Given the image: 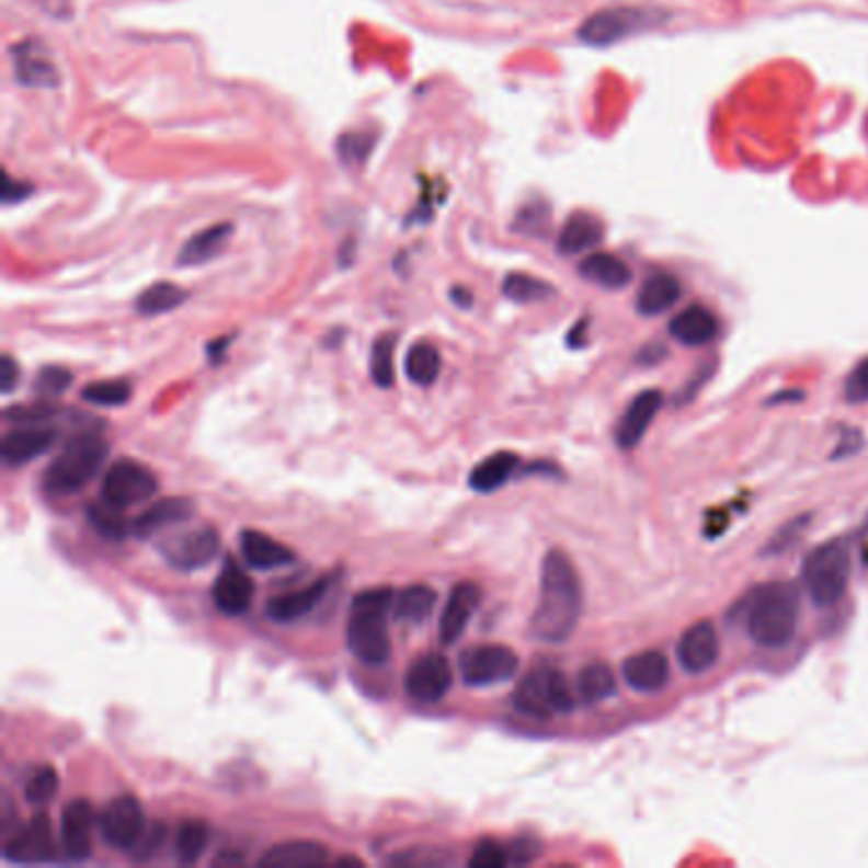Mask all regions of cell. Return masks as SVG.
<instances>
[{
  "label": "cell",
  "instance_id": "6da1fadb",
  "mask_svg": "<svg viewBox=\"0 0 868 868\" xmlns=\"http://www.w3.org/2000/svg\"><path fill=\"white\" fill-rule=\"evenodd\" d=\"M583 609L581 579L563 550H550L542 560L540 598L535 606L530 629L548 644H560L575 631Z\"/></svg>",
  "mask_w": 868,
  "mask_h": 868
},
{
  "label": "cell",
  "instance_id": "7a4b0ae2",
  "mask_svg": "<svg viewBox=\"0 0 868 868\" xmlns=\"http://www.w3.org/2000/svg\"><path fill=\"white\" fill-rule=\"evenodd\" d=\"M395 606L392 589L380 586L362 591L352 598V617L346 625V647L365 665H385L390 660V631L385 625L388 609Z\"/></svg>",
  "mask_w": 868,
  "mask_h": 868
},
{
  "label": "cell",
  "instance_id": "3957f363",
  "mask_svg": "<svg viewBox=\"0 0 868 868\" xmlns=\"http://www.w3.org/2000/svg\"><path fill=\"white\" fill-rule=\"evenodd\" d=\"M800 596L789 583H767L746 598V629L756 644L779 650L792 642Z\"/></svg>",
  "mask_w": 868,
  "mask_h": 868
},
{
  "label": "cell",
  "instance_id": "277c9868",
  "mask_svg": "<svg viewBox=\"0 0 868 868\" xmlns=\"http://www.w3.org/2000/svg\"><path fill=\"white\" fill-rule=\"evenodd\" d=\"M107 441L98 433H79L69 438L61 454L44 473V487L54 494L79 492L107 459Z\"/></svg>",
  "mask_w": 868,
  "mask_h": 868
},
{
  "label": "cell",
  "instance_id": "5b68a950",
  "mask_svg": "<svg viewBox=\"0 0 868 868\" xmlns=\"http://www.w3.org/2000/svg\"><path fill=\"white\" fill-rule=\"evenodd\" d=\"M850 556L846 542L835 540L815 548L804 560L802 581L808 596L818 606L838 604L848 589Z\"/></svg>",
  "mask_w": 868,
  "mask_h": 868
},
{
  "label": "cell",
  "instance_id": "8992f818",
  "mask_svg": "<svg viewBox=\"0 0 868 868\" xmlns=\"http://www.w3.org/2000/svg\"><path fill=\"white\" fill-rule=\"evenodd\" d=\"M573 690L566 675L556 667H535L523 677L515 690V708L533 718H550L552 713L573 710Z\"/></svg>",
  "mask_w": 868,
  "mask_h": 868
},
{
  "label": "cell",
  "instance_id": "52a82bcc",
  "mask_svg": "<svg viewBox=\"0 0 868 868\" xmlns=\"http://www.w3.org/2000/svg\"><path fill=\"white\" fill-rule=\"evenodd\" d=\"M660 13L644 11V8H604L594 15H589L586 21L581 23L579 38L586 42L589 46H609L619 38H627L631 34H639L647 26H658Z\"/></svg>",
  "mask_w": 868,
  "mask_h": 868
},
{
  "label": "cell",
  "instance_id": "ba28073f",
  "mask_svg": "<svg viewBox=\"0 0 868 868\" xmlns=\"http://www.w3.org/2000/svg\"><path fill=\"white\" fill-rule=\"evenodd\" d=\"M158 492L156 473L138 461H117L102 479V500L117 510L148 502Z\"/></svg>",
  "mask_w": 868,
  "mask_h": 868
},
{
  "label": "cell",
  "instance_id": "9c48e42d",
  "mask_svg": "<svg viewBox=\"0 0 868 868\" xmlns=\"http://www.w3.org/2000/svg\"><path fill=\"white\" fill-rule=\"evenodd\" d=\"M146 833V815L133 795H121L100 815V835L107 846L133 850Z\"/></svg>",
  "mask_w": 868,
  "mask_h": 868
},
{
  "label": "cell",
  "instance_id": "30bf717a",
  "mask_svg": "<svg viewBox=\"0 0 868 868\" xmlns=\"http://www.w3.org/2000/svg\"><path fill=\"white\" fill-rule=\"evenodd\" d=\"M517 654L504 644H479L461 654V675L473 688L510 681L517 673Z\"/></svg>",
  "mask_w": 868,
  "mask_h": 868
},
{
  "label": "cell",
  "instance_id": "8fae6325",
  "mask_svg": "<svg viewBox=\"0 0 868 868\" xmlns=\"http://www.w3.org/2000/svg\"><path fill=\"white\" fill-rule=\"evenodd\" d=\"M5 858L13 864H49L57 861V843H54L52 820L44 812H36L26 825L15 831L13 838L5 841Z\"/></svg>",
  "mask_w": 868,
  "mask_h": 868
},
{
  "label": "cell",
  "instance_id": "7c38bea8",
  "mask_svg": "<svg viewBox=\"0 0 868 868\" xmlns=\"http://www.w3.org/2000/svg\"><path fill=\"white\" fill-rule=\"evenodd\" d=\"M163 558L179 571H196L219 556V535L215 527H196L163 540Z\"/></svg>",
  "mask_w": 868,
  "mask_h": 868
},
{
  "label": "cell",
  "instance_id": "4fadbf2b",
  "mask_svg": "<svg viewBox=\"0 0 868 868\" xmlns=\"http://www.w3.org/2000/svg\"><path fill=\"white\" fill-rule=\"evenodd\" d=\"M452 688V665L444 654L429 652L421 654L406 675V690L413 700L421 704H436Z\"/></svg>",
  "mask_w": 868,
  "mask_h": 868
},
{
  "label": "cell",
  "instance_id": "5bb4252c",
  "mask_svg": "<svg viewBox=\"0 0 868 868\" xmlns=\"http://www.w3.org/2000/svg\"><path fill=\"white\" fill-rule=\"evenodd\" d=\"M94 810L90 800L67 802L61 812V850L69 861H84L92 854Z\"/></svg>",
  "mask_w": 868,
  "mask_h": 868
},
{
  "label": "cell",
  "instance_id": "9a60e30c",
  "mask_svg": "<svg viewBox=\"0 0 868 868\" xmlns=\"http://www.w3.org/2000/svg\"><path fill=\"white\" fill-rule=\"evenodd\" d=\"M718 652H721V644H718V631L710 625L708 619L696 621L688 629L683 631L681 644H677V660H681L683 670H688L693 675L706 673L716 665Z\"/></svg>",
  "mask_w": 868,
  "mask_h": 868
},
{
  "label": "cell",
  "instance_id": "2e32d148",
  "mask_svg": "<svg viewBox=\"0 0 868 868\" xmlns=\"http://www.w3.org/2000/svg\"><path fill=\"white\" fill-rule=\"evenodd\" d=\"M481 604V589L471 581L456 583L448 594V602L444 606V614H441V625L438 635L444 644H454L456 639L464 635V629L471 621L473 614H477Z\"/></svg>",
  "mask_w": 868,
  "mask_h": 868
},
{
  "label": "cell",
  "instance_id": "e0dca14e",
  "mask_svg": "<svg viewBox=\"0 0 868 868\" xmlns=\"http://www.w3.org/2000/svg\"><path fill=\"white\" fill-rule=\"evenodd\" d=\"M662 408V392L660 390H644L639 392L635 400L629 402V408L621 415V421L617 425V446L631 452L642 444V438L650 431V425L658 415V410Z\"/></svg>",
  "mask_w": 868,
  "mask_h": 868
},
{
  "label": "cell",
  "instance_id": "ac0fdd59",
  "mask_svg": "<svg viewBox=\"0 0 868 868\" xmlns=\"http://www.w3.org/2000/svg\"><path fill=\"white\" fill-rule=\"evenodd\" d=\"M212 596H215L219 612L227 614V617H240V614L250 609L255 586H252L250 575L235 566V560H227L222 573L217 575Z\"/></svg>",
  "mask_w": 868,
  "mask_h": 868
},
{
  "label": "cell",
  "instance_id": "d6986e66",
  "mask_svg": "<svg viewBox=\"0 0 868 868\" xmlns=\"http://www.w3.org/2000/svg\"><path fill=\"white\" fill-rule=\"evenodd\" d=\"M57 441V431L54 429H42V425H34V429H15L11 433H5L3 444H0V459H3L8 467H21V464H28L36 456H42L49 452Z\"/></svg>",
  "mask_w": 868,
  "mask_h": 868
},
{
  "label": "cell",
  "instance_id": "ffe728a7",
  "mask_svg": "<svg viewBox=\"0 0 868 868\" xmlns=\"http://www.w3.org/2000/svg\"><path fill=\"white\" fill-rule=\"evenodd\" d=\"M621 675H625V681L631 690H639V693L662 690L665 688V683L670 681L667 658L658 650L631 654L625 665H621Z\"/></svg>",
  "mask_w": 868,
  "mask_h": 868
},
{
  "label": "cell",
  "instance_id": "44dd1931",
  "mask_svg": "<svg viewBox=\"0 0 868 868\" xmlns=\"http://www.w3.org/2000/svg\"><path fill=\"white\" fill-rule=\"evenodd\" d=\"M670 334L683 346H704L718 336V319L706 306L693 304L670 321Z\"/></svg>",
  "mask_w": 868,
  "mask_h": 868
},
{
  "label": "cell",
  "instance_id": "7402d4cb",
  "mask_svg": "<svg viewBox=\"0 0 868 868\" xmlns=\"http://www.w3.org/2000/svg\"><path fill=\"white\" fill-rule=\"evenodd\" d=\"M192 515H194L192 502L181 500V496H169V500L151 504V507L144 510L136 519H133V535H136V538H151V535L161 533L163 527L186 523Z\"/></svg>",
  "mask_w": 868,
  "mask_h": 868
},
{
  "label": "cell",
  "instance_id": "603a6c76",
  "mask_svg": "<svg viewBox=\"0 0 868 868\" xmlns=\"http://www.w3.org/2000/svg\"><path fill=\"white\" fill-rule=\"evenodd\" d=\"M604 240L602 219L589 215V212H575L566 219L563 230L558 235V252L563 255H581V252L594 250Z\"/></svg>",
  "mask_w": 868,
  "mask_h": 868
},
{
  "label": "cell",
  "instance_id": "cb8c5ba5",
  "mask_svg": "<svg viewBox=\"0 0 868 868\" xmlns=\"http://www.w3.org/2000/svg\"><path fill=\"white\" fill-rule=\"evenodd\" d=\"M240 550L244 560H248V566L258 568V571H271V568L288 566L296 560L294 550L281 546L271 535L258 530H244L240 535Z\"/></svg>",
  "mask_w": 868,
  "mask_h": 868
},
{
  "label": "cell",
  "instance_id": "d4e9b609",
  "mask_svg": "<svg viewBox=\"0 0 868 868\" xmlns=\"http://www.w3.org/2000/svg\"><path fill=\"white\" fill-rule=\"evenodd\" d=\"M329 579L313 581L311 586L288 591V594L275 596L271 604H267V617L273 621H281V625H288V621H296L316 609V604L321 602V596L327 594Z\"/></svg>",
  "mask_w": 868,
  "mask_h": 868
},
{
  "label": "cell",
  "instance_id": "484cf974",
  "mask_svg": "<svg viewBox=\"0 0 868 868\" xmlns=\"http://www.w3.org/2000/svg\"><path fill=\"white\" fill-rule=\"evenodd\" d=\"M683 286L673 273H652L637 294V311L642 316H660L681 301Z\"/></svg>",
  "mask_w": 868,
  "mask_h": 868
},
{
  "label": "cell",
  "instance_id": "4316f807",
  "mask_svg": "<svg viewBox=\"0 0 868 868\" xmlns=\"http://www.w3.org/2000/svg\"><path fill=\"white\" fill-rule=\"evenodd\" d=\"M329 850L327 846L313 841H288L273 846L260 858V866L267 868H311L327 864Z\"/></svg>",
  "mask_w": 868,
  "mask_h": 868
},
{
  "label": "cell",
  "instance_id": "83f0119b",
  "mask_svg": "<svg viewBox=\"0 0 868 868\" xmlns=\"http://www.w3.org/2000/svg\"><path fill=\"white\" fill-rule=\"evenodd\" d=\"M15 79L23 87H57L59 72L52 67L49 59L42 57V49L34 42L19 44L13 49Z\"/></svg>",
  "mask_w": 868,
  "mask_h": 868
},
{
  "label": "cell",
  "instance_id": "f1b7e54d",
  "mask_svg": "<svg viewBox=\"0 0 868 868\" xmlns=\"http://www.w3.org/2000/svg\"><path fill=\"white\" fill-rule=\"evenodd\" d=\"M230 237H232V225L230 222L212 225V227H207V230L192 235L186 240L184 248H181V252H179V265L194 267V265L209 263V260H215L219 252L227 248Z\"/></svg>",
  "mask_w": 868,
  "mask_h": 868
},
{
  "label": "cell",
  "instance_id": "f546056e",
  "mask_svg": "<svg viewBox=\"0 0 868 868\" xmlns=\"http://www.w3.org/2000/svg\"><path fill=\"white\" fill-rule=\"evenodd\" d=\"M579 273L594 286H602L606 290H617L629 286L631 281V267L625 260L612 255V252H594L586 260H581Z\"/></svg>",
  "mask_w": 868,
  "mask_h": 868
},
{
  "label": "cell",
  "instance_id": "4dcf8cb0",
  "mask_svg": "<svg viewBox=\"0 0 868 868\" xmlns=\"http://www.w3.org/2000/svg\"><path fill=\"white\" fill-rule=\"evenodd\" d=\"M517 467H519L517 454H510V452L492 454L473 467L469 484L477 489V492H494V489L507 484L512 473L517 471Z\"/></svg>",
  "mask_w": 868,
  "mask_h": 868
},
{
  "label": "cell",
  "instance_id": "1f68e13d",
  "mask_svg": "<svg viewBox=\"0 0 868 868\" xmlns=\"http://www.w3.org/2000/svg\"><path fill=\"white\" fill-rule=\"evenodd\" d=\"M617 693V677L604 662H591L579 675V696L583 704H602Z\"/></svg>",
  "mask_w": 868,
  "mask_h": 868
},
{
  "label": "cell",
  "instance_id": "d6a6232c",
  "mask_svg": "<svg viewBox=\"0 0 868 868\" xmlns=\"http://www.w3.org/2000/svg\"><path fill=\"white\" fill-rule=\"evenodd\" d=\"M433 606H436V591L431 586H423V583L402 589L400 594L395 596V614H398V619L423 621L431 617Z\"/></svg>",
  "mask_w": 868,
  "mask_h": 868
},
{
  "label": "cell",
  "instance_id": "836d02e7",
  "mask_svg": "<svg viewBox=\"0 0 868 868\" xmlns=\"http://www.w3.org/2000/svg\"><path fill=\"white\" fill-rule=\"evenodd\" d=\"M189 298L184 288H179L176 283H153L151 288H146L144 294L138 296L136 309L144 316H158V313H169L173 309H179Z\"/></svg>",
  "mask_w": 868,
  "mask_h": 868
},
{
  "label": "cell",
  "instance_id": "e575fe53",
  "mask_svg": "<svg viewBox=\"0 0 868 868\" xmlns=\"http://www.w3.org/2000/svg\"><path fill=\"white\" fill-rule=\"evenodd\" d=\"M406 373L415 385H433L441 373V354L433 344L418 342L406 357Z\"/></svg>",
  "mask_w": 868,
  "mask_h": 868
},
{
  "label": "cell",
  "instance_id": "d590c367",
  "mask_svg": "<svg viewBox=\"0 0 868 868\" xmlns=\"http://www.w3.org/2000/svg\"><path fill=\"white\" fill-rule=\"evenodd\" d=\"M502 290L504 296L515 304H538L556 294V288H552L550 283L527 273H510L502 283Z\"/></svg>",
  "mask_w": 868,
  "mask_h": 868
},
{
  "label": "cell",
  "instance_id": "8d00e7d4",
  "mask_svg": "<svg viewBox=\"0 0 868 868\" xmlns=\"http://www.w3.org/2000/svg\"><path fill=\"white\" fill-rule=\"evenodd\" d=\"M87 517H90V525L98 530L102 538L107 540H123L125 535L133 533V523L123 517V510L113 507L102 500L100 504H90L87 507Z\"/></svg>",
  "mask_w": 868,
  "mask_h": 868
},
{
  "label": "cell",
  "instance_id": "74e56055",
  "mask_svg": "<svg viewBox=\"0 0 868 868\" xmlns=\"http://www.w3.org/2000/svg\"><path fill=\"white\" fill-rule=\"evenodd\" d=\"M209 843V825L202 820H184L176 833V856L179 861L194 864L199 861L204 848Z\"/></svg>",
  "mask_w": 868,
  "mask_h": 868
},
{
  "label": "cell",
  "instance_id": "f35d334b",
  "mask_svg": "<svg viewBox=\"0 0 868 868\" xmlns=\"http://www.w3.org/2000/svg\"><path fill=\"white\" fill-rule=\"evenodd\" d=\"M375 148V136L365 130H350L344 136H339L336 140V153L339 161H342L346 169H359V165L367 163L369 153Z\"/></svg>",
  "mask_w": 868,
  "mask_h": 868
},
{
  "label": "cell",
  "instance_id": "ab89813d",
  "mask_svg": "<svg viewBox=\"0 0 868 868\" xmlns=\"http://www.w3.org/2000/svg\"><path fill=\"white\" fill-rule=\"evenodd\" d=\"M133 388L128 380H105V382H92L82 390V398L87 402H94V406H105V408H117L125 406L130 400Z\"/></svg>",
  "mask_w": 868,
  "mask_h": 868
},
{
  "label": "cell",
  "instance_id": "60d3db41",
  "mask_svg": "<svg viewBox=\"0 0 868 868\" xmlns=\"http://www.w3.org/2000/svg\"><path fill=\"white\" fill-rule=\"evenodd\" d=\"M373 380L380 388H390L395 380V334H382L373 346Z\"/></svg>",
  "mask_w": 868,
  "mask_h": 868
},
{
  "label": "cell",
  "instance_id": "b9f144b4",
  "mask_svg": "<svg viewBox=\"0 0 868 868\" xmlns=\"http://www.w3.org/2000/svg\"><path fill=\"white\" fill-rule=\"evenodd\" d=\"M57 787H59L57 772L52 767H42L26 779V787L23 789H26V800L31 804H46L54 795H57Z\"/></svg>",
  "mask_w": 868,
  "mask_h": 868
},
{
  "label": "cell",
  "instance_id": "7bdbcfd3",
  "mask_svg": "<svg viewBox=\"0 0 868 868\" xmlns=\"http://www.w3.org/2000/svg\"><path fill=\"white\" fill-rule=\"evenodd\" d=\"M69 385H72V373L65 367H44L42 373L36 375V390L46 395V398H57V395L65 392Z\"/></svg>",
  "mask_w": 868,
  "mask_h": 868
},
{
  "label": "cell",
  "instance_id": "ee69618b",
  "mask_svg": "<svg viewBox=\"0 0 868 868\" xmlns=\"http://www.w3.org/2000/svg\"><path fill=\"white\" fill-rule=\"evenodd\" d=\"M507 861L510 856L504 854V848L496 846L494 841H481L469 858V864L473 868H502L507 866Z\"/></svg>",
  "mask_w": 868,
  "mask_h": 868
},
{
  "label": "cell",
  "instance_id": "f6af8a7d",
  "mask_svg": "<svg viewBox=\"0 0 868 868\" xmlns=\"http://www.w3.org/2000/svg\"><path fill=\"white\" fill-rule=\"evenodd\" d=\"M848 402H868V357L858 362L846 380Z\"/></svg>",
  "mask_w": 868,
  "mask_h": 868
},
{
  "label": "cell",
  "instance_id": "bcb514c9",
  "mask_svg": "<svg viewBox=\"0 0 868 868\" xmlns=\"http://www.w3.org/2000/svg\"><path fill=\"white\" fill-rule=\"evenodd\" d=\"M802 527H808V517H797V519H792V523H787L783 530H779L775 538H772V542L767 546V556H775V552H783L787 548H792L795 540H797V535L802 533Z\"/></svg>",
  "mask_w": 868,
  "mask_h": 868
},
{
  "label": "cell",
  "instance_id": "7dc6e473",
  "mask_svg": "<svg viewBox=\"0 0 868 868\" xmlns=\"http://www.w3.org/2000/svg\"><path fill=\"white\" fill-rule=\"evenodd\" d=\"M57 413L52 406H46V402H36V406L31 408H11L5 413L8 421H19V423H38V421H46V418Z\"/></svg>",
  "mask_w": 868,
  "mask_h": 868
},
{
  "label": "cell",
  "instance_id": "c3c4849f",
  "mask_svg": "<svg viewBox=\"0 0 868 868\" xmlns=\"http://www.w3.org/2000/svg\"><path fill=\"white\" fill-rule=\"evenodd\" d=\"M542 212H548L546 204H540V207H523L517 215V222H515V230H525V232H535L540 230L546 222H538V215Z\"/></svg>",
  "mask_w": 868,
  "mask_h": 868
},
{
  "label": "cell",
  "instance_id": "681fc988",
  "mask_svg": "<svg viewBox=\"0 0 868 868\" xmlns=\"http://www.w3.org/2000/svg\"><path fill=\"white\" fill-rule=\"evenodd\" d=\"M15 382H19V365H15L11 354H3V359H0V390H3V395L13 392Z\"/></svg>",
  "mask_w": 868,
  "mask_h": 868
},
{
  "label": "cell",
  "instance_id": "f907efd6",
  "mask_svg": "<svg viewBox=\"0 0 868 868\" xmlns=\"http://www.w3.org/2000/svg\"><path fill=\"white\" fill-rule=\"evenodd\" d=\"M31 194V184H19V181L13 179H5V186H3V202L5 204H13L23 199V196Z\"/></svg>",
  "mask_w": 868,
  "mask_h": 868
},
{
  "label": "cell",
  "instance_id": "816d5d0a",
  "mask_svg": "<svg viewBox=\"0 0 868 868\" xmlns=\"http://www.w3.org/2000/svg\"><path fill=\"white\" fill-rule=\"evenodd\" d=\"M452 298L461 306V309H469V306H471V294H469V290H464V288H454Z\"/></svg>",
  "mask_w": 868,
  "mask_h": 868
},
{
  "label": "cell",
  "instance_id": "f5cc1de1",
  "mask_svg": "<svg viewBox=\"0 0 868 868\" xmlns=\"http://www.w3.org/2000/svg\"><path fill=\"white\" fill-rule=\"evenodd\" d=\"M336 864H339V866H346V864H352V866H362L359 858H339Z\"/></svg>",
  "mask_w": 868,
  "mask_h": 868
}]
</instances>
